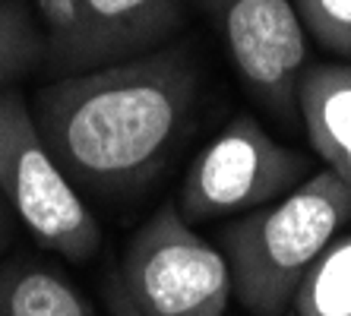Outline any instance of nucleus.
Masks as SVG:
<instances>
[{
	"mask_svg": "<svg viewBox=\"0 0 351 316\" xmlns=\"http://www.w3.org/2000/svg\"><path fill=\"white\" fill-rule=\"evenodd\" d=\"M13 241H16V215L7 206V199L0 196V256L13 247Z\"/></svg>",
	"mask_w": 351,
	"mask_h": 316,
	"instance_id": "obj_14",
	"label": "nucleus"
},
{
	"mask_svg": "<svg viewBox=\"0 0 351 316\" xmlns=\"http://www.w3.org/2000/svg\"><path fill=\"white\" fill-rule=\"evenodd\" d=\"M184 0H35L45 64L58 76L162 48L184 25Z\"/></svg>",
	"mask_w": 351,
	"mask_h": 316,
	"instance_id": "obj_6",
	"label": "nucleus"
},
{
	"mask_svg": "<svg viewBox=\"0 0 351 316\" xmlns=\"http://www.w3.org/2000/svg\"><path fill=\"white\" fill-rule=\"evenodd\" d=\"M0 196L32 237L66 263L95 260L101 225L35 123L23 92H0Z\"/></svg>",
	"mask_w": 351,
	"mask_h": 316,
	"instance_id": "obj_3",
	"label": "nucleus"
},
{
	"mask_svg": "<svg viewBox=\"0 0 351 316\" xmlns=\"http://www.w3.org/2000/svg\"><path fill=\"white\" fill-rule=\"evenodd\" d=\"M0 316H98V310L66 272L16 253L0 263Z\"/></svg>",
	"mask_w": 351,
	"mask_h": 316,
	"instance_id": "obj_9",
	"label": "nucleus"
},
{
	"mask_svg": "<svg viewBox=\"0 0 351 316\" xmlns=\"http://www.w3.org/2000/svg\"><path fill=\"white\" fill-rule=\"evenodd\" d=\"M117 276L139 316H225L234 300L225 253L174 203H162L130 237Z\"/></svg>",
	"mask_w": 351,
	"mask_h": 316,
	"instance_id": "obj_4",
	"label": "nucleus"
},
{
	"mask_svg": "<svg viewBox=\"0 0 351 316\" xmlns=\"http://www.w3.org/2000/svg\"><path fill=\"white\" fill-rule=\"evenodd\" d=\"M199 98V64L184 45L58 76L32 114L51 155L80 193L127 199L171 158Z\"/></svg>",
	"mask_w": 351,
	"mask_h": 316,
	"instance_id": "obj_1",
	"label": "nucleus"
},
{
	"mask_svg": "<svg viewBox=\"0 0 351 316\" xmlns=\"http://www.w3.org/2000/svg\"><path fill=\"white\" fill-rule=\"evenodd\" d=\"M294 7L319 48L351 60V0H294Z\"/></svg>",
	"mask_w": 351,
	"mask_h": 316,
	"instance_id": "obj_12",
	"label": "nucleus"
},
{
	"mask_svg": "<svg viewBox=\"0 0 351 316\" xmlns=\"http://www.w3.org/2000/svg\"><path fill=\"white\" fill-rule=\"evenodd\" d=\"M101 304H105L108 316H139L136 310H133V304L127 300V294H123L117 266H111L105 272V278H101Z\"/></svg>",
	"mask_w": 351,
	"mask_h": 316,
	"instance_id": "obj_13",
	"label": "nucleus"
},
{
	"mask_svg": "<svg viewBox=\"0 0 351 316\" xmlns=\"http://www.w3.org/2000/svg\"><path fill=\"white\" fill-rule=\"evenodd\" d=\"M291 316H351V234H339L301 278Z\"/></svg>",
	"mask_w": 351,
	"mask_h": 316,
	"instance_id": "obj_10",
	"label": "nucleus"
},
{
	"mask_svg": "<svg viewBox=\"0 0 351 316\" xmlns=\"http://www.w3.org/2000/svg\"><path fill=\"white\" fill-rule=\"evenodd\" d=\"M311 171L307 155L278 143L250 114H241L193 158L174 206L190 225L244 215L285 196Z\"/></svg>",
	"mask_w": 351,
	"mask_h": 316,
	"instance_id": "obj_5",
	"label": "nucleus"
},
{
	"mask_svg": "<svg viewBox=\"0 0 351 316\" xmlns=\"http://www.w3.org/2000/svg\"><path fill=\"white\" fill-rule=\"evenodd\" d=\"M45 35L25 0H0V92L41 70Z\"/></svg>",
	"mask_w": 351,
	"mask_h": 316,
	"instance_id": "obj_11",
	"label": "nucleus"
},
{
	"mask_svg": "<svg viewBox=\"0 0 351 316\" xmlns=\"http://www.w3.org/2000/svg\"><path fill=\"white\" fill-rule=\"evenodd\" d=\"M247 92L272 117H298V80L307 66V29L294 0H199Z\"/></svg>",
	"mask_w": 351,
	"mask_h": 316,
	"instance_id": "obj_7",
	"label": "nucleus"
},
{
	"mask_svg": "<svg viewBox=\"0 0 351 316\" xmlns=\"http://www.w3.org/2000/svg\"><path fill=\"white\" fill-rule=\"evenodd\" d=\"M298 117L313 152L351 190V60L304 66L298 80Z\"/></svg>",
	"mask_w": 351,
	"mask_h": 316,
	"instance_id": "obj_8",
	"label": "nucleus"
},
{
	"mask_svg": "<svg viewBox=\"0 0 351 316\" xmlns=\"http://www.w3.org/2000/svg\"><path fill=\"white\" fill-rule=\"evenodd\" d=\"M351 225V190L329 168L221 228L234 300L250 316H285L301 278Z\"/></svg>",
	"mask_w": 351,
	"mask_h": 316,
	"instance_id": "obj_2",
	"label": "nucleus"
}]
</instances>
